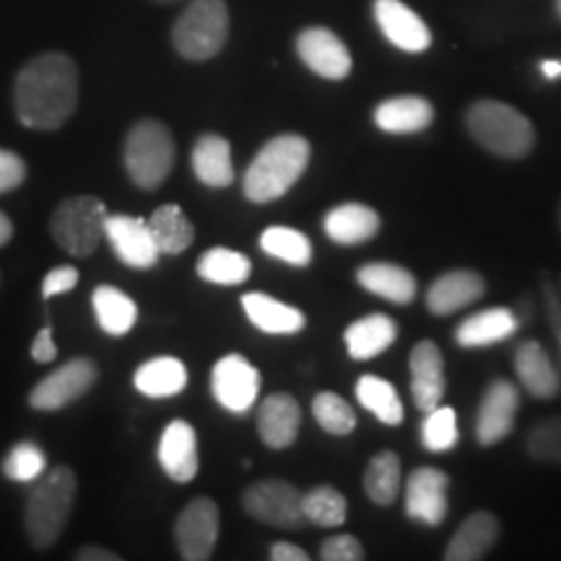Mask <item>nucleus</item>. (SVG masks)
Instances as JSON below:
<instances>
[{"label":"nucleus","mask_w":561,"mask_h":561,"mask_svg":"<svg viewBox=\"0 0 561 561\" xmlns=\"http://www.w3.org/2000/svg\"><path fill=\"white\" fill-rule=\"evenodd\" d=\"M500 517L489 510H479L468 515L460 523V528L453 533L450 543L445 549L447 561H479L486 559L496 541H500Z\"/></svg>","instance_id":"obj_21"},{"label":"nucleus","mask_w":561,"mask_h":561,"mask_svg":"<svg viewBox=\"0 0 561 561\" xmlns=\"http://www.w3.org/2000/svg\"><path fill=\"white\" fill-rule=\"evenodd\" d=\"M557 13H559V19H561V0H557Z\"/></svg>","instance_id":"obj_51"},{"label":"nucleus","mask_w":561,"mask_h":561,"mask_svg":"<svg viewBox=\"0 0 561 561\" xmlns=\"http://www.w3.org/2000/svg\"><path fill=\"white\" fill-rule=\"evenodd\" d=\"M411 396L421 413L437 409L447 392L445 356L434 341H419L409 356Z\"/></svg>","instance_id":"obj_17"},{"label":"nucleus","mask_w":561,"mask_h":561,"mask_svg":"<svg viewBox=\"0 0 561 561\" xmlns=\"http://www.w3.org/2000/svg\"><path fill=\"white\" fill-rule=\"evenodd\" d=\"M434 121V107L424 96H392L375 107V125L390 136H411L426 130Z\"/></svg>","instance_id":"obj_27"},{"label":"nucleus","mask_w":561,"mask_h":561,"mask_svg":"<svg viewBox=\"0 0 561 561\" xmlns=\"http://www.w3.org/2000/svg\"><path fill=\"white\" fill-rule=\"evenodd\" d=\"M525 450L543 466H561V416L538 421L525 437Z\"/></svg>","instance_id":"obj_40"},{"label":"nucleus","mask_w":561,"mask_h":561,"mask_svg":"<svg viewBox=\"0 0 561 561\" xmlns=\"http://www.w3.org/2000/svg\"><path fill=\"white\" fill-rule=\"evenodd\" d=\"M322 229L335 244H364L380 234L382 219L375 208L364 203H341L328 210Z\"/></svg>","instance_id":"obj_22"},{"label":"nucleus","mask_w":561,"mask_h":561,"mask_svg":"<svg viewBox=\"0 0 561 561\" xmlns=\"http://www.w3.org/2000/svg\"><path fill=\"white\" fill-rule=\"evenodd\" d=\"M193 172L206 187L221 191L234 182V161H231V146L229 140L219 136V133H203L195 140L193 153Z\"/></svg>","instance_id":"obj_26"},{"label":"nucleus","mask_w":561,"mask_h":561,"mask_svg":"<svg viewBox=\"0 0 561 561\" xmlns=\"http://www.w3.org/2000/svg\"><path fill=\"white\" fill-rule=\"evenodd\" d=\"M174 157H178V149H174L172 130L164 123L138 121L125 136V172L140 191H159L172 174Z\"/></svg>","instance_id":"obj_5"},{"label":"nucleus","mask_w":561,"mask_h":561,"mask_svg":"<svg viewBox=\"0 0 561 561\" xmlns=\"http://www.w3.org/2000/svg\"><path fill=\"white\" fill-rule=\"evenodd\" d=\"M559 227H561V206H559Z\"/></svg>","instance_id":"obj_52"},{"label":"nucleus","mask_w":561,"mask_h":561,"mask_svg":"<svg viewBox=\"0 0 561 561\" xmlns=\"http://www.w3.org/2000/svg\"><path fill=\"white\" fill-rule=\"evenodd\" d=\"M210 392L229 413H248L261 396V371L242 354H227L210 369Z\"/></svg>","instance_id":"obj_10"},{"label":"nucleus","mask_w":561,"mask_h":561,"mask_svg":"<svg viewBox=\"0 0 561 561\" xmlns=\"http://www.w3.org/2000/svg\"><path fill=\"white\" fill-rule=\"evenodd\" d=\"M466 128L481 149L502 159H525L536 149L530 117L500 100H479L466 112Z\"/></svg>","instance_id":"obj_3"},{"label":"nucleus","mask_w":561,"mask_h":561,"mask_svg":"<svg viewBox=\"0 0 561 561\" xmlns=\"http://www.w3.org/2000/svg\"><path fill=\"white\" fill-rule=\"evenodd\" d=\"M297 55L312 73L328 81L348 79L351 66H354L348 47L328 26H307V30H301L297 37Z\"/></svg>","instance_id":"obj_14"},{"label":"nucleus","mask_w":561,"mask_h":561,"mask_svg":"<svg viewBox=\"0 0 561 561\" xmlns=\"http://www.w3.org/2000/svg\"><path fill=\"white\" fill-rule=\"evenodd\" d=\"M541 73H543L549 81L561 79V62H559V60H543V62H541Z\"/></svg>","instance_id":"obj_49"},{"label":"nucleus","mask_w":561,"mask_h":561,"mask_svg":"<svg viewBox=\"0 0 561 561\" xmlns=\"http://www.w3.org/2000/svg\"><path fill=\"white\" fill-rule=\"evenodd\" d=\"M364 557H367V553H364L359 538L348 536V533H335V536H328L325 541L320 543L322 561H362Z\"/></svg>","instance_id":"obj_42"},{"label":"nucleus","mask_w":561,"mask_h":561,"mask_svg":"<svg viewBox=\"0 0 561 561\" xmlns=\"http://www.w3.org/2000/svg\"><path fill=\"white\" fill-rule=\"evenodd\" d=\"M242 310L257 331L268 335H297L307 328L305 312L261 291L244 294Z\"/></svg>","instance_id":"obj_25"},{"label":"nucleus","mask_w":561,"mask_h":561,"mask_svg":"<svg viewBox=\"0 0 561 561\" xmlns=\"http://www.w3.org/2000/svg\"><path fill=\"white\" fill-rule=\"evenodd\" d=\"M107 206L96 195H73L55 208L50 219L53 240L68 255L89 257L104 240Z\"/></svg>","instance_id":"obj_7"},{"label":"nucleus","mask_w":561,"mask_h":561,"mask_svg":"<svg viewBox=\"0 0 561 561\" xmlns=\"http://www.w3.org/2000/svg\"><path fill=\"white\" fill-rule=\"evenodd\" d=\"M159 462L174 483H191L198 476V434L193 424L174 419L159 439Z\"/></svg>","instance_id":"obj_19"},{"label":"nucleus","mask_w":561,"mask_h":561,"mask_svg":"<svg viewBox=\"0 0 561 561\" xmlns=\"http://www.w3.org/2000/svg\"><path fill=\"white\" fill-rule=\"evenodd\" d=\"M221 530V510L208 496H198L180 512L174 523V543L185 561H206L214 557Z\"/></svg>","instance_id":"obj_11"},{"label":"nucleus","mask_w":561,"mask_h":561,"mask_svg":"<svg viewBox=\"0 0 561 561\" xmlns=\"http://www.w3.org/2000/svg\"><path fill=\"white\" fill-rule=\"evenodd\" d=\"M146 224H149V231L161 255H180V252H185L195 240L193 221L187 219L185 210L174 206V203L159 206L151 214V219H146Z\"/></svg>","instance_id":"obj_31"},{"label":"nucleus","mask_w":561,"mask_h":561,"mask_svg":"<svg viewBox=\"0 0 561 561\" xmlns=\"http://www.w3.org/2000/svg\"><path fill=\"white\" fill-rule=\"evenodd\" d=\"M133 385L146 398H172L187 388V367L174 356L144 362L133 375Z\"/></svg>","instance_id":"obj_30"},{"label":"nucleus","mask_w":561,"mask_h":561,"mask_svg":"<svg viewBox=\"0 0 561 561\" xmlns=\"http://www.w3.org/2000/svg\"><path fill=\"white\" fill-rule=\"evenodd\" d=\"M517 380L538 401H551L559 396L561 380L559 371L551 364V356L538 341H523L515 351Z\"/></svg>","instance_id":"obj_24"},{"label":"nucleus","mask_w":561,"mask_h":561,"mask_svg":"<svg viewBox=\"0 0 561 561\" xmlns=\"http://www.w3.org/2000/svg\"><path fill=\"white\" fill-rule=\"evenodd\" d=\"M447 489H450V476L434 466H421L405 481V515L411 520L437 528L447 520Z\"/></svg>","instance_id":"obj_13"},{"label":"nucleus","mask_w":561,"mask_h":561,"mask_svg":"<svg viewBox=\"0 0 561 561\" xmlns=\"http://www.w3.org/2000/svg\"><path fill=\"white\" fill-rule=\"evenodd\" d=\"M559 341H561V333H559Z\"/></svg>","instance_id":"obj_53"},{"label":"nucleus","mask_w":561,"mask_h":561,"mask_svg":"<svg viewBox=\"0 0 561 561\" xmlns=\"http://www.w3.org/2000/svg\"><path fill=\"white\" fill-rule=\"evenodd\" d=\"M229 39L227 0H191L172 26V45L185 60L216 58Z\"/></svg>","instance_id":"obj_6"},{"label":"nucleus","mask_w":561,"mask_h":561,"mask_svg":"<svg viewBox=\"0 0 561 561\" xmlns=\"http://www.w3.org/2000/svg\"><path fill=\"white\" fill-rule=\"evenodd\" d=\"M301 409L289 392H273L257 405V434L268 450H286L299 437Z\"/></svg>","instance_id":"obj_20"},{"label":"nucleus","mask_w":561,"mask_h":561,"mask_svg":"<svg viewBox=\"0 0 561 561\" xmlns=\"http://www.w3.org/2000/svg\"><path fill=\"white\" fill-rule=\"evenodd\" d=\"M45 468H47L45 453H42L37 445H32V442H19V445L13 447L3 460V473L9 476L11 481H19V483L37 481L39 476L45 473Z\"/></svg>","instance_id":"obj_41"},{"label":"nucleus","mask_w":561,"mask_h":561,"mask_svg":"<svg viewBox=\"0 0 561 561\" xmlns=\"http://www.w3.org/2000/svg\"><path fill=\"white\" fill-rule=\"evenodd\" d=\"M198 276L208 284L219 286H240L250 278L252 263L244 252L229 250V248H214L206 250L198 257V265H195Z\"/></svg>","instance_id":"obj_35"},{"label":"nucleus","mask_w":561,"mask_h":561,"mask_svg":"<svg viewBox=\"0 0 561 561\" xmlns=\"http://www.w3.org/2000/svg\"><path fill=\"white\" fill-rule=\"evenodd\" d=\"M271 559L273 561H310V553H307L297 543L276 541L271 546Z\"/></svg>","instance_id":"obj_46"},{"label":"nucleus","mask_w":561,"mask_h":561,"mask_svg":"<svg viewBox=\"0 0 561 561\" xmlns=\"http://www.w3.org/2000/svg\"><path fill=\"white\" fill-rule=\"evenodd\" d=\"M242 507L252 520L280 530H297L305 525L301 491L284 479H263L244 491Z\"/></svg>","instance_id":"obj_8"},{"label":"nucleus","mask_w":561,"mask_h":561,"mask_svg":"<svg viewBox=\"0 0 561 561\" xmlns=\"http://www.w3.org/2000/svg\"><path fill=\"white\" fill-rule=\"evenodd\" d=\"M104 237H107L115 255L121 257V263L128 265V268L149 271L159 263L161 252L157 248V242H153L146 219H138V216L128 214L107 216Z\"/></svg>","instance_id":"obj_15"},{"label":"nucleus","mask_w":561,"mask_h":561,"mask_svg":"<svg viewBox=\"0 0 561 561\" xmlns=\"http://www.w3.org/2000/svg\"><path fill=\"white\" fill-rule=\"evenodd\" d=\"M458 416L450 405H437L426 411L424 424H421V442L430 453H450L458 445Z\"/></svg>","instance_id":"obj_39"},{"label":"nucleus","mask_w":561,"mask_h":561,"mask_svg":"<svg viewBox=\"0 0 561 561\" xmlns=\"http://www.w3.org/2000/svg\"><path fill=\"white\" fill-rule=\"evenodd\" d=\"M520 390L510 380H494L483 392L479 413H476V442L481 447H494L515 430Z\"/></svg>","instance_id":"obj_12"},{"label":"nucleus","mask_w":561,"mask_h":561,"mask_svg":"<svg viewBox=\"0 0 561 561\" xmlns=\"http://www.w3.org/2000/svg\"><path fill=\"white\" fill-rule=\"evenodd\" d=\"M517 328H520V320L510 307H491L462 320L455 328V343L460 348H486L512 339Z\"/></svg>","instance_id":"obj_23"},{"label":"nucleus","mask_w":561,"mask_h":561,"mask_svg":"<svg viewBox=\"0 0 561 561\" xmlns=\"http://www.w3.org/2000/svg\"><path fill=\"white\" fill-rule=\"evenodd\" d=\"M356 401L359 405H364L371 416L377 421H382L385 426H401L403 419H405V411H403V401L401 396H398L396 385L382 380V377L377 375H362L359 380H356Z\"/></svg>","instance_id":"obj_33"},{"label":"nucleus","mask_w":561,"mask_h":561,"mask_svg":"<svg viewBox=\"0 0 561 561\" xmlns=\"http://www.w3.org/2000/svg\"><path fill=\"white\" fill-rule=\"evenodd\" d=\"M401 458L392 450L377 453L367 462V471H364V491H367L369 502L377 504V507H390L401 494Z\"/></svg>","instance_id":"obj_34"},{"label":"nucleus","mask_w":561,"mask_h":561,"mask_svg":"<svg viewBox=\"0 0 561 561\" xmlns=\"http://www.w3.org/2000/svg\"><path fill=\"white\" fill-rule=\"evenodd\" d=\"M76 284H79V271L73 265H60V268H53L42 280V297L53 299L58 294L76 289Z\"/></svg>","instance_id":"obj_44"},{"label":"nucleus","mask_w":561,"mask_h":561,"mask_svg":"<svg viewBox=\"0 0 561 561\" xmlns=\"http://www.w3.org/2000/svg\"><path fill=\"white\" fill-rule=\"evenodd\" d=\"M91 305H94V314L100 328L107 335H128L138 320V307L128 294L115 289V286H96L91 294Z\"/></svg>","instance_id":"obj_32"},{"label":"nucleus","mask_w":561,"mask_h":561,"mask_svg":"<svg viewBox=\"0 0 561 561\" xmlns=\"http://www.w3.org/2000/svg\"><path fill=\"white\" fill-rule=\"evenodd\" d=\"M121 553L102 549V546H83L76 551V561H121Z\"/></svg>","instance_id":"obj_47"},{"label":"nucleus","mask_w":561,"mask_h":561,"mask_svg":"<svg viewBox=\"0 0 561 561\" xmlns=\"http://www.w3.org/2000/svg\"><path fill=\"white\" fill-rule=\"evenodd\" d=\"M153 3H164V5H170V3H180V0H153Z\"/></svg>","instance_id":"obj_50"},{"label":"nucleus","mask_w":561,"mask_h":561,"mask_svg":"<svg viewBox=\"0 0 561 561\" xmlns=\"http://www.w3.org/2000/svg\"><path fill=\"white\" fill-rule=\"evenodd\" d=\"M55 356H58V346H55V341H53V328L45 325L37 335H34L32 359L39 364H47V362H53Z\"/></svg>","instance_id":"obj_45"},{"label":"nucleus","mask_w":561,"mask_h":561,"mask_svg":"<svg viewBox=\"0 0 561 561\" xmlns=\"http://www.w3.org/2000/svg\"><path fill=\"white\" fill-rule=\"evenodd\" d=\"M375 21L385 39L398 50L419 55L432 47L430 26L403 0H375Z\"/></svg>","instance_id":"obj_16"},{"label":"nucleus","mask_w":561,"mask_h":561,"mask_svg":"<svg viewBox=\"0 0 561 561\" xmlns=\"http://www.w3.org/2000/svg\"><path fill=\"white\" fill-rule=\"evenodd\" d=\"M312 416L333 437H346L356 430V413L339 392H318L312 401Z\"/></svg>","instance_id":"obj_38"},{"label":"nucleus","mask_w":561,"mask_h":561,"mask_svg":"<svg viewBox=\"0 0 561 561\" xmlns=\"http://www.w3.org/2000/svg\"><path fill=\"white\" fill-rule=\"evenodd\" d=\"M100 380V367L91 359H70L34 385L30 405L34 411H60L76 403Z\"/></svg>","instance_id":"obj_9"},{"label":"nucleus","mask_w":561,"mask_h":561,"mask_svg":"<svg viewBox=\"0 0 561 561\" xmlns=\"http://www.w3.org/2000/svg\"><path fill=\"white\" fill-rule=\"evenodd\" d=\"M301 512L318 528H341L348 517V502L339 489L314 486L301 494Z\"/></svg>","instance_id":"obj_37"},{"label":"nucleus","mask_w":561,"mask_h":561,"mask_svg":"<svg viewBox=\"0 0 561 561\" xmlns=\"http://www.w3.org/2000/svg\"><path fill=\"white\" fill-rule=\"evenodd\" d=\"M26 180V164L19 153L0 149V195L16 191Z\"/></svg>","instance_id":"obj_43"},{"label":"nucleus","mask_w":561,"mask_h":561,"mask_svg":"<svg viewBox=\"0 0 561 561\" xmlns=\"http://www.w3.org/2000/svg\"><path fill=\"white\" fill-rule=\"evenodd\" d=\"M261 250L280 263L307 268L312 263V242L305 231L291 227H268L261 234Z\"/></svg>","instance_id":"obj_36"},{"label":"nucleus","mask_w":561,"mask_h":561,"mask_svg":"<svg viewBox=\"0 0 561 561\" xmlns=\"http://www.w3.org/2000/svg\"><path fill=\"white\" fill-rule=\"evenodd\" d=\"M356 280L375 297L388 299L392 305H411L419 294L416 276L398 263H364L356 271Z\"/></svg>","instance_id":"obj_28"},{"label":"nucleus","mask_w":561,"mask_h":561,"mask_svg":"<svg viewBox=\"0 0 561 561\" xmlns=\"http://www.w3.org/2000/svg\"><path fill=\"white\" fill-rule=\"evenodd\" d=\"M310 157V140L299 133H280V136L271 138L244 172V198L252 203H273L284 198L305 174Z\"/></svg>","instance_id":"obj_2"},{"label":"nucleus","mask_w":561,"mask_h":561,"mask_svg":"<svg viewBox=\"0 0 561 561\" xmlns=\"http://www.w3.org/2000/svg\"><path fill=\"white\" fill-rule=\"evenodd\" d=\"M398 339V325L390 314H367L354 320L343 333L346 351L354 362H369L388 351Z\"/></svg>","instance_id":"obj_29"},{"label":"nucleus","mask_w":561,"mask_h":561,"mask_svg":"<svg viewBox=\"0 0 561 561\" xmlns=\"http://www.w3.org/2000/svg\"><path fill=\"white\" fill-rule=\"evenodd\" d=\"M76 491H79V479L68 466L50 468L39 476L24 512L26 536L34 549L45 551L58 541L73 512Z\"/></svg>","instance_id":"obj_4"},{"label":"nucleus","mask_w":561,"mask_h":561,"mask_svg":"<svg viewBox=\"0 0 561 561\" xmlns=\"http://www.w3.org/2000/svg\"><path fill=\"white\" fill-rule=\"evenodd\" d=\"M79 104V66L66 53H45L26 62L13 83V110L32 130H58Z\"/></svg>","instance_id":"obj_1"},{"label":"nucleus","mask_w":561,"mask_h":561,"mask_svg":"<svg viewBox=\"0 0 561 561\" xmlns=\"http://www.w3.org/2000/svg\"><path fill=\"white\" fill-rule=\"evenodd\" d=\"M486 294V278L471 268H455L432 280L426 291V310L437 318L460 312Z\"/></svg>","instance_id":"obj_18"},{"label":"nucleus","mask_w":561,"mask_h":561,"mask_svg":"<svg viewBox=\"0 0 561 561\" xmlns=\"http://www.w3.org/2000/svg\"><path fill=\"white\" fill-rule=\"evenodd\" d=\"M11 237H13V224H11L9 216L0 210V248H5V244L11 242Z\"/></svg>","instance_id":"obj_48"}]
</instances>
